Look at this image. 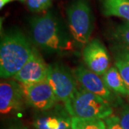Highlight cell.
Here are the masks:
<instances>
[{
  "instance_id": "1",
  "label": "cell",
  "mask_w": 129,
  "mask_h": 129,
  "mask_svg": "<svg viewBox=\"0 0 129 129\" xmlns=\"http://www.w3.org/2000/svg\"><path fill=\"white\" fill-rule=\"evenodd\" d=\"M30 32L34 43L51 53L66 54L75 50V43L61 20L51 12L30 19Z\"/></svg>"
},
{
  "instance_id": "2",
  "label": "cell",
  "mask_w": 129,
  "mask_h": 129,
  "mask_svg": "<svg viewBox=\"0 0 129 129\" xmlns=\"http://www.w3.org/2000/svg\"><path fill=\"white\" fill-rule=\"evenodd\" d=\"M33 50L27 38L20 30L12 29L5 33L0 46L1 78H13L29 59Z\"/></svg>"
},
{
  "instance_id": "3",
  "label": "cell",
  "mask_w": 129,
  "mask_h": 129,
  "mask_svg": "<svg viewBox=\"0 0 129 129\" xmlns=\"http://www.w3.org/2000/svg\"><path fill=\"white\" fill-rule=\"evenodd\" d=\"M70 35L76 47L83 48L94 29V17L89 0H73L66 9Z\"/></svg>"
},
{
  "instance_id": "4",
  "label": "cell",
  "mask_w": 129,
  "mask_h": 129,
  "mask_svg": "<svg viewBox=\"0 0 129 129\" xmlns=\"http://www.w3.org/2000/svg\"><path fill=\"white\" fill-rule=\"evenodd\" d=\"M66 110L71 117L85 119H106L113 113L111 104L101 97L86 90L78 89Z\"/></svg>"
},
{
  "instance_id": "5",
  "label": "cell",
  "mask_w": 129,
  "mask_h": 129,
  "mask_svg": "<svg viewBox=\"0 0 129 129\" xmlns=\"http://www.w3.org/2000/svg\"><path fill=\"white\" fill-rule=\"evenodd\" d=\"M49 82L58 101L63 103L66 108L77 92V83L73 74L62 64H49L47 74Z\"/></svg>"
},
{
  "instance_id": "6",
  "label": "cell",
  "mask_w": 129,
  "mask_h": 129,
  "mask_svg": "<svg viewBox=\"0 0 129 129\" xmlns=\"http://www.w3.org/2000/svg\"><path fill=\"white\" fill-rule=\"evenodd\" d=\"M25 101L40 111H48L57 104V99L47 80L40 83L22 84Z\"/></svg>"
},
{
  "instance_id": "7",
  "label": "cell",
  "mask_w": 129,
  "mask_h": 129,
  "mask_svg": "<svg viewBox=\"0 0 129 129\" xmlns=\"http://www.w3.org/2000/svg\"><path fill=\"white\" fill-rule=\"evenodd\" d=\"M75 78L81 87L89 92H92L101 97L110 104L113 103L115 98L111 90L106 86L103 78L90 69H87L82 65L73 70Z\"/></svg>"
},
{
  "instance_id": "8",
  "label": "cell",
  "mask_w": 129,
  "mask_h": 129,
  "mask_svg": "<svg viewBox=\"0 0 129 129\" xmlns=\"http://www.w3.org/2000/svg\"><path fill=\"white\" fill-rule=\"evenodd\" d=\"M49 64H47L35 48L27 62L12 78L21 84H33L47 80Z\"/></svg>"
},
{
  "instance_id": "9",
  "label": "cell",
  "mask_w": 129,
  "mask_h": 129,
  "mask_svg": "<svg viewBox=\"0 0 129 129\" xmlns=\"http://www.w3.org/2000/svg\"><path fill=\"white\" fill-rule=\"evenodd\" d=\"M83 57L88 69L100 76L110 68V56L106 47L98 39L89 41L83 47Z\"/></svg>"
},
{
  "instance_id": "10",
  "label": "cell",
  "mask_w": 129,
  "mask_h": 129,
  "mask_svg": "<svg viewBox=\"0 0 129 129\" xmlns=\"http://www.w3.org/2000/svg\"><path fill=\"white\" fill-rule=\"evenodd\" d=\"M25 100L22 84L15 80H2L0 84V112L5 115L19 110Z\"/></svg>"
},
{
  "instance_id": "11",
  "label": "cell",
  "mask_w": 129,
  "mask_h": 129,
  "mask_svg": "<svg viewBox=\"0 0 129 129\" xmlns=\"http://www.w3.org/2000/svg\"><path fill=\"white\" fill-rule=\"evenodd\" d=\"M72 117L65 107L56 104L48 111H42L35 118V129H66L71 128Z\"/></svg>"
},
{
  "instance_id": "12",
  "label": "cell",
  "mask_w": 129,
  "mask_h": 129,
  "mask_svg": "<svg viewBox=\"0 0 129 129\" xmlns=\"http://www.w3.org/2000/svg\"><path fill=\"white\" fill-rule=\"evenodd\" d=\"M106 17H118L129 22V0H100Z\"/></svg>"
},
{
  "instance_id": "13",
  "label": "cell",
  "mask_w": 129,
  "mask_h": 129,
  "mask_svg": "<svg viewBox=\"0 0 129 129\" xmlns=\"http://www.w3.org/2000/svg\"><path fill=\"white\" fill-rule=\"evenodd\" d=\"M103 80L106 86L117 94L129 95L128 89L119 71L115 66L111 67L103 75Z\"/></svg>"
},
{
  "instance_id": "14",
  "label": "cell",
  "mask_w": 129,
  "mask_h": 129,
  "mask_svg": "<svg viewBox=\"0 0 129 129\" xmlns=\"http://www.w3.org/2000/svg\"><path fill=\"white\" fill-rule=\"evenodd\" d=\"M115 67L119 71L129 92V50L123 47L117 46L114 50Z\"/></svg>"
},
{
  "instance_id": "15",
  "label": "cell",
  "mask_w": 129,
  "mask_h": 129,
  "mask_svg": "<svg viewBox=\"0 0 129 129\" xmlns=\"http://www.w3.org/2000/svg\"><path fill=\"white\" fill-rule=\"evenodd\" d=\"M111 36L118 45L129 50V22L126 21L116 25L112 29Z\"/></svg>"
},
{
  "instance_id": "16",
  "label": "cell",
  "mask_w": 129,
  "mask_h": 129,
  "mask_svg": "<svg viewBox=\"0 0 129 129\" xmlns=\"http://www.w3.org/2000/svg\"><path fill=\"white\" fill-rule=\"evenodd\" d=\"M72 129H106L104 120L72 117Z\"/></svg>"
},
{
  "instance_id": "17",
  "label": "cell",
  "mask_w": 129,
  "mask_h": 129,
  "mask_svg": "<svg viewBox=\"0 0 129 129\" xmlns=\"http://www.w3.org/2000/svg\"><path fill=\"white\" fill-rule=\"evenodd\" d=\"M25 4L30 12L40 13L50 8L52 0H27Z\"/></svg>"
},
{
  "instance_id": "18",
  "label": "cell",
  "mask_w": 129,
  "mask_h": 129,
  "mask_svg": "<svg viewBox=\"0 0 129 129\" xmlns=\"http://www.w3.org/2000/svg\"><path fill=\"white\" fill-rule=\"evenodd\" d=\"M104 120L106 125V129H123L120 125L119 117L111 115Z\"/></svg>"
},
{
  "instance_id": "19",
  "label": "cell",
  "mask_w": 129,
  "mask_h": 129,
  "mask_svg": "<svg viewBox=\"0 0 129 129\" xmlns=\"http://www.w3.org/2000/svg\"><path fill=\"white\" fill-rule=\"evenodd\" d=\"M119 119L123 128L129 129V108H126L122 112Z\"/></svg>"
},
{
  "instance_id": "20",
  "label": "cell",
  "mask_w": 129,
  "mask_h": 129,
  "mask_svg": "<svg viewBox=\"0 0 129 129\" xmlns=\"http://www.w3.org/2000/svg\"><path fill=\"white\" fill-rule=\"evenodd\" d=\"M16 0H0V9H2L7 5Z\"/></svg>"
},
{
  "instance_id": "21",
  "label": "cell",
  "mask_w": 129,
  "mask_h": 129,
  "mask_svg": "<svg viewBox=\"0 0 129 129\" xmlns=\"http://www.w3.org/2000/svg\"><path fill=\"white\" fill-rule=\"evenodd\" d=\"M10 129H28L27 127L24 126V125H16L14 127H12Z\"/></svg>"
},
{
  "instance_id": "22",
  "label": "cell",
  "mask_w": 129,
  "mask_h": 129,
  "mask_svg": "<svg viewBox=\"0 0 129 129\" xmlns=\"http://www.w3.org/2000/svg\"><path fill=\"white\" fill-rule=\"evenodd\" d=\"M16 1H19V2H26L27 0H16Z\"/></svg>"
},
{
  "instance_id": "23",
  "label": "cell",
  "mask_w": 129,
  "mask_h": 129,
  "mask_svg": "<svg viewBox=\"0 0 129 129\" xmlns=\"http://www.w3.org/2000/svg\"><path fill=\"white\" fill-rule=\"evenodd\" d=\"M66 129H72V128H66Z\"/></svg>"
}]
</instances>
